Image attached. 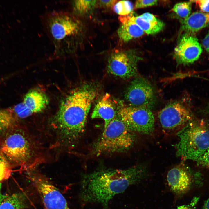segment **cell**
Listing matches in <instances>:
<instances>
[{
	"label": "cell",
	"mask_w": 209,
	"mask_h": 209,
	"mask_svg": "<svg viewBox=\"0 0 209 209\" xmlns=\"http://www.w3.org/2000/svg\"><path fill=\"white\" fill-rule=\"evenodd\" d=\"M147 167L139 165L124 169H104L85 174L80 183V197L85 203L101 205L107 209L110 201L130 186L146 176Z\"/></svg>",
	"instance_id": "1"
},
{
	"label": "cell",
	"mask_w": 209,
	"mask_h": 209,
	"mask_svg": "<svg viewBox=\"0 0 209 209\" xmlns=\"http://www.w3.org/2000/svg\"><path fill=\"white\" fill-rule=\"evenodd\" d=\"M96 96L95 89L85 85L71 91L61 102L52 125L64 147H72L81 137Z\"/></svg>",
	"instance_id": "2"
},
{
	"label": "cell",
	"mask_w": 209,
	"mask_h": 209,
	"mask_svg": "<svg viewBox=\"0 0 209 209\" xmlns=\"http://www.w3.org/2000/svg\"><path fill=\"white\" fill-rule=\"evenodd\" d=\"M44 30L54 48V53L63 56L73 53L81 29L78 21L65 11L49 12L43 16Z\"/></svg>",
	"instance_id": "3"
},
{
	"label": "cell",
	"mask_w": 209,
	"mask_h": 209,
	"mask_svg": "<svg viewBox=\"0 0 209 209\" xmlns=\"http://www.w3.org/2000/svg\"><path fill=\"white\" fill-rule=\"evenodd\" d=\"M2 135L0 154L13 167H29L37 156V148L28 133L19 125Z\"/></svg>",
	"instance_id": "4"
},
{
	"label": "cell",
	"mask_w": 209,
	"mask_h": 209,
	"mask_svg": "<svg viewBox=\"0 0 209 209\" xmlns=\"http://www.w3.org/2000/svg\"><path fill=\"white\" fill-rule=\"evenodd\" d=\"M176 135L179 138L175 145L176 156L196 161L209 149V119H193Z\"/></svg>",
	"instance_id": "5"
},
{
	"label": "cell",
	"mask_w": 209,
	"mask_h": 209,
	"mask_svg": "<svg viewBox=\"0 0 209 209\" xmlns=\"http://www.w3.org/2000/svg\"><path fill=\"white\" fill-rule=\"evenodd\" d=\"M132 132L117 115L93 144L91 153L98 156L127 150L134 142Z\"/></svg>",
	"instance_id": "6"
},
{
	"label": "cell",
	"mask_w": 209,
	"mask_h": 209,
	"mask_svg": "<svg viewBox=\"0 0 209 209\" xmlns=\"http://www.w3.org/2000/svg\"><path fill=\"white\" fill-rule=\"evenodd\" d=\"M117 115L132 132L149 135L154 131V116L148 108L124 106Z\"/></svg>",
	"instance_id": "7"
},
{
	"label": "cell",
	"mask_w": 209,
	"mask_h": 209,
	"mask_svg": "<svg viewBox=\"0 0 209 209\" xmlns=\"http://www.w3.org/2000/svg\"><path fill=\"white\" fill-rule=\"evenodd\" d=\"M140 58L136 51L132 50H116L109 56L107 71L121 78H131L137 74V64Z\"/></svg>",
	"instance_id": "8"
},
{
	"label": "cell",
	"mask_w": 209,
	"mask_h": 209,
	"mask_svg": "<svg viewBox=\"0 0 209 209\" xmlns=\"http://www.w3.org/2000/svg\"><path fill=\"white\" fill-rule=\"evenodd\" d=\"M158 116L163 129L169 132L180 130L193 119L190 111L177 102L166 105L159 112Z\"/></svg>",
	"instance_id": "9"
},
{
	"label": "cell",
	"mask_w": 209,
	"mask_h": 209,
	"mask_svg": "<svg viewBox=\"0 0 209 209\" xmlns=\"http://www.w3.org/2000/svg\"><path fill=\"white\" fill-rule=\"evenodd\" d=\"M46 209H71L63 195L46 177L39 174L29 176Z\"/></svg>",
	"instance_id": "10"
},
{
	"label": "cell",
	"mask_w": 209,
	"mask_h": 209,
	"mask_svg": "<svg viewBox=\"0 0 209 209\" xmlns=\"http://www.w3.org/2000/svg\"><path fill=\"white\" fill-rule=\"evenodd\" d=\"M125 98L132 107L148 108L153 103L154 93L151 85L141 78H137L131 82L127 88Z\"/></svg>",
	"instance_id": "11"
},
{
	"label": "cell",
	"mask_w": 209,
	"mask_h": 209,
	"mask_svg": "<svg viewBox=\"0 0 209 209\" xmlns=\"http://www.w3.org/2000/svg\"><path fill=\"white\" fill-rule=\"evenodd\" d=\"M202 52L197 38L192 34L185 33L175 48L174 56L178 64L188 65L198 60Z\"/></svg>",
	"instance_id": "12"
},
{
	"label": "cell",
	"mask_w": 209,
	"mask_h": 209,
	"mask_svg": "<svg viewBox=\"0 0 209 209\" xmlns=\"http://www.w3.org/2000/svg\"><path fill=\"white\" fill-rule=\"evenodd\" d=\"M193 176L190 169L184 164L171 168L167 176V184L170 190L174 194L181 196L190 189Z\"/></svg>",
	"instance_id": "13"
},
{
	"label": "cell",
	"mask_w": 209,
	"mask_h": 209,
	"mask_svg": "<svg viewBox=\"0 0 209 209\" xmlns=\"http://www.w3.org/2000/svg\"><path fill=\"white\" fill-rule=\"evenodd\" d=\"M118 112L110 96L106 93L96 105L91 118L102 119L104 121L105 128L117 115Z\"/></svg>",
	"instance_id": "14"
},
{
	"label": "cell",
	"mask_w": 209,
	"mask_h": 209,
	"mask_svg": "<svg viewBox=\"0 0 209 209\" xmlns=\"http://www.w3.org/2000/svg\"><path fill=\"white\" fill-rule=\"evenodd\" d=\"M134 17L131 12L128 15L119 17L121 24L118 30L117 33L120 39L124 42L139 37L144 33L135 22Z\"/></svg>",
	"instance_id": "15"
},
{
	"label": "cell",
	"mask_w": 209,
	"mask_h": 209,
	"mask_svg": "<svg viewBox=\"0 0 209 209\" xmlns=\"http://www.w3.org/2000/svg\"><path fill=\"white\" fill-rule=\"evenodd\" d=\"M22 102L32 115L43 111L48 105L49 100L44 92L33 89L26 94Z\"/></svg>",
	"instance_id": "16"
},
{
	"label": "cell",
	"mask_w": 209,
	"mask_h": 209,
	"mask_svg": "<svg viewBox=\"0 0 209 209\" xmlns=\"http://www.w3.org/2000/svg\"><path fill=\"white\" fill-rule=\"evenodd\" d=\"M180 22L181 30L185 33L192 34L209 25V13L195 12Z\"/></svg>",
	"instance_id": "17"
},
{
	"label": "cell",
	"mask_w": 209,
	"mask_h": 209,
	"mask_svg": "<svg viewBox=\"0 0 209 209\" xmlns=\"http://www.w3.org/2000/svg\"><path fill=\"white\" fill-rule=\"evenodd\" d=\"M22 120L18 104L0 109V136L9 129L19 125Z\"/></svg>",
	"instance_id": "18"
},
{
	"label": "cell",
	"mask_w": 209,
	"mask_h": 209,
	"mask_svg": "<svg viewBox=\"0 0 209 209\" xmlns=\"http://www.w3.org/2000/svg\"><path fill=\"white\" fill-rule=\"evenodd\" d=\"M135 21L144 33L154 35L164 28L165 24L149 12L134 17Z\"/></svg>",
	"instance_id": "19"
},
{
	"label": "cell",
	"mask_w": 209,
	"mask_h": 209,
	"mask_svg": "<svg viewBox=\"0 0 209 209\" xmlns=\"http://www.w3.org/2000/svg\"><path fill=\"white\" fill-rule=\"evenodd\" d=\"M26 197L23 193H14L6 196L0 204V209H25L27 207Z\"/></svg>",
	"instance_id": "20"
},
{
	"label": "cell",
	"mask_w": 209,
	"mask_h": 209,
	"mask_svg": "<svg viewBox=\"0 0 209 209\" xmlns=\"http://www.w3.org/2000/svg\"><path fill=\"white\" fill-rule=\"evenodd\" d=\"M96 4V0H74L72 2L73 13L79 15H85L91 11Z\"/></svg>",
	"instance_id": "21"
},
{
	"label": "cell",
	"mask_w": 209,
	"mask_h": 209,
	"mask_svg": "<svg viewBox=\"0 0 209 209\" xmlns=\"http://www.w3.org/2000/svg\"><path fill=\"white\" fill-rule=\"evenodd\" d=\"M192 3L190 1L178 3L176 4L172 8V11L179 19L180 21L186 19L190 15Z\"/></svg>",
	"instance_id": "22"
},
{
	"label": "cell",
	"mask_w": 209,
	"mask_h": 209,
	"mask_svg": "<svg viewBox=\"0 0 209 209\" xmlns=\"http://www.w3.org/2000/svg\"><path fill=\"white\" fill-rule=\"evenodd\" d=\"M113 7L114 11L120 16H125L130 14L133 10L132 3L128 1L117 2Z\"/></svg>",
	"instance_id": "23"
},
{
	"label": "cell",
	"mask_w": 209,
	"mask_h": 209,
	"mask_svg": "<svg viewBox=\"0 0 209 209\" xmlns=\"http://www.w3.org/2000/svg\"><path fill=\"white\" fill-rule=\"evenodd\" d=\"M13 166L0 154V182L8 179L12 172Z\"/></svg>",
	"instance_id": "24"
},
{
	"label": "cell",
	"mask_w": 209,
	"mask_h": 209,
	"mask_svg": "<svg viewBox=\"0 0 209 209\" xmlns=\"http://www.w3.org/2000/svg\"><path fill=\"white\" fill-rule=\"evenodd\" d=\"M196 161L198 165L209 169V149Z\"/></svg>",
	"instance_id": "25"
},
{
	"label": "cell",
	"mask_w": 209,
	"mask_h": 209,
	"mask_svg": "<svg viewBox=\"0 0 209 209\" xmlns=\"http://www.w3.org/2000/svg\"><path fill=\"white\" fill-rule=\"evenodd\" d=\"M157 0H139L136 1L135 8L136 9L144 8L157 4Z\"/></svg>",
	"instance_id": "26"
},
{
	"label": "cell",
	"mask_w": 209,
	"mask_h": 209,
	"mask_svg": "<svg viewBox=\"0 0 209 209\" xmlns=\"http://www.w3.org/2000/svg\"><path fill=\"white\" fill-rule=\"evenodd\" d=\"M192 2H194L200 9L201 11L205 13H209V0H194L191 1Z\"/></svg>",
	"instance_id": "27"
},
{
	"label": "cell",
	"mask_w": 209,
	"mask_h": 209,
	"mask_svg": "<svg viewBox=\"0 0 209 209\" xmlns=\"http://www.w3.org/2000/svg\"><path fill=\"white\" fill-rule=\"evenodd\" d=\"M118 1L116 0L97 1V5L100 7L109 8L113 6Z\"/></svg>",
	"instance_id": "28"
},
{
	"label": "cell",
	"mask_w": 209,
	"mask_h": 209,
	"mask_svg": "<svg viewBox=\"0 0 209 209\" xmlns=\"http://www.w3.org/2000/svg\"><path fill=\"white\" fill-rule=\"evenodd\" d=\"M202 45L206 52L209 53V31L203 40Z\"/></svg>",
	"instance_id": "29"
},
{
	"label": "cell",
	"mask_w": 209,
	"mask_h": 209,
	"mask_svg": "<svg viewBox=\"0 0 209 209\" xmlns=\"http://www.w3.org/2000/svg\"><path fill=\"white\" fill-rule=\"evenodd\" d=\"M194 204V202H193L190 205H182L178 206L176 208L171 209H193V206Z\"/></svg>",
	"instance_id": "30"
},
{
	"label": "cell",
	"mask_w": 209,
	"mask_h": 209,
	"mask_svg": "<svg viewBox=\"0 0 209 209\" xmlns=\"http://www.w3.org/2000/svg\"><path fill=\"white\" fill-rule=\"evenodd\" d=\"M1 183L0 182V204L7 196L5 195L2 193L1 192Z\"/></svg>",
	"instance_id": "31"
},
{
	"label": "cell",
	"mask_w": 209,
	"mask_h": 209,
	"mask_svg": "<svg viewBox=\"0 0 209 209\" xmlns=\"http://www.w3.org/2000/svg\"><path fill=\"white\" fill-rule=\"evenodd\" d=\"M202 209H209V198L204 202Z\"/></svg>",
	"instance_id": "32"
},
{
	"label": "cell",
	"mask_w": 209,
	"mask_h": 209,
	"mask_svg": "<svg viewBox=\"0 0 209 209\" xmlns=\"http://www.w3.org/2000/svg\"><path fill=\"white\" fill-rule=\"evenodd\" d=\"M207 110L208 111V112L209 113V104H208V106H207Z\"/></svg>",
	"instance_id": "33"
}]
</instances>
